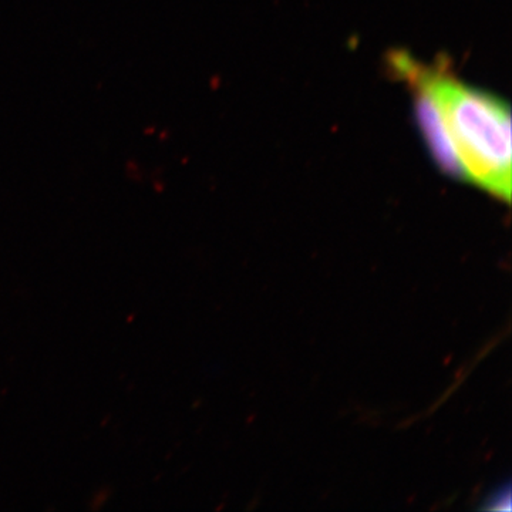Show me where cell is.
I'll return each instance as SVG.
<instances>
[{
    "label": "cell",
    "mask_w": 512,
    "mask_h": 512,
    "mask_svg": "<svg viewBox=\"0 0 512 512\" xmlns=\"http://www.w3.org/2000/svg\"><path fill=\"white\" fill-rule=\"evenodd\" d=\"M393 67L426 97L419 124L444 140L458 178L505 202L511 198V114L507 103L474 89L443 67L393 57Z\"/></svg>",
    "instance_id": "6da1fadb"
}]
</instances>
